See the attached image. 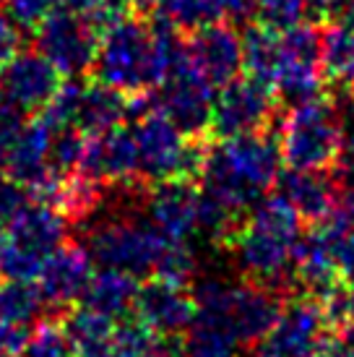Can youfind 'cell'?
<instances>
[{"label":"cell","instance_id":"6da1fadb","mask_svg":"<svg viewBox=\"0 0 354 357\" xmlns=\"http://www.w3.org/2000/svg\"><path fill=\"white\" fill-rule=\"evenodd\" d=\"M279 139L271 130L229 136L208 144L201 190L247 217V211L276 185L282 175Z\"/></svg>","mask_w":354,"mask_h":357},{"label":"cell","instance_id":"7a4b0ae2","mask_svg":"<svg viewBox=\"0 0 354 357\" xmlns=\"http://www.w3.org/2000/svg\"><path fill=\"white\" fill-rule=\"evenodd\" d=\"M302 238V219L282 196H263L247 211L226 248L243 277L266 287H279L292 274V256Z\"/></svg>","mask_w":354,"mask_h":357},{"label":"cell","instance_id":"3957f363","mask_svg":"<svg viewBox=\"0 0 354 357\" xmlns=\"http://www.w3.org/2000/svg\"><path fill=\"white\" fill-rule=\"evenodd\" d=\"M130 130L136 141V178L144 188L164 180H201L208 139H185L159 107L133 120Z\"/></svg>","mask_w":354,"mask_h":357},{"label":"cell","instance_id":"277c9868","mask_svg":"<svg viewBox=\"0 0 354 357\" xmlns=\"http://www.w3.org/2000/svg\"><path fill=\"white\" fill-rule=\"evenodd\" d=\"M279 151L289 169H331L344 151V126L334 91L286 109L279 128Z\"/></svg>","mask_w":354,"mask_h":357},{"label":"cell","instance_id":"5b68a950","mask_svg":"<svg viewBox=\"0 0 354 357\" xmlns=\"http://www.w3.org/2000/svg\"><path fill=\"white\" fill-rule=\"evenodd\" d=\"M91 73L97 81L128 97L157 89L159 70L148 19H138L133 13L130 19L120 21L118 26L99 34Z\"/></svg>","mask_w":354,"mask_h":357},{"label":"cell","instance_id":"8992f818","mask_svg":"<svg viewBox=\"0 0 354 357\" xmlns=\"http://www.w3.org/2000/svg\"><path fill=\"white\" fill-rule=\"evenodd\" d=\"M198 310L217 313L232 328V334L243 347H250L268 334L282 313V298L274 287H266L258 282H226L222 277L201 279L193 289Z\"/></svg>","mask_w":354,"mask_h":357},{"label":"cell","instance_id":"52a82bcc","mask_svg":"<svg viewBox=\"0 0 354 357\" xmlns=\"http://www.w3.org/2000/svg\"><path fill=\"white\" fill-rule=\"evenodd\" d=\"M169 238L148 219H109L91 229L86 240L94 266L120 268L133 277H151Z\"/></svg>","mask_w":354,"mask_h":357},{"label":"cell","instance_id":"ba28073f","mask_svg":"<svg viewBox=\"0 0 354 357\" xmlns=\"http://www.w3.org/2000/svg\"><path fill=\"white\" fill-rule=\"evenodd\" d=\"M279 100L271 84L253 79V76H237L222 86L214 100L211 112V136L229 139V136H245L258 130H271L279 115Z\"/></svg>","mask_w":354,"mask_h":357},{"label":"cell","instance_id":"9c48e42d","mask_svg":"<svg viewBox=\"0 0 354 357\" xmlns=\"http://www.w3.org/2000/svg\"><path fill=\"white\" fill-rule=\"evenodd\" d=\"M31 34L34 50H40L63 79H84L91 73L99 34L88 26L84 16L58 6Z\"/></svg>","mask_w":354,"mask_h":357},{"label":"cell","instance_id":"30bf717a","mask_svg":"<svg viewBox=\"0 0 354 357\" xmlns=\"http://www.w3.org/2000/svg\"><path fill=\"white\" fill-rule=\"evenodd\" d=\"M328 328L318 298L302 295L289 300L268 334L253 344V357H318L328 342Z\"/></svg>","mask_w":354,"mask_h":357},{"label":"cell","instance_id":"8fae6325","mask_svg":"<svg viewBox=\"0 0 354 357\" xmlns=\"http://www.w3.org/2000/svg\"><path fill=\"white\" fill-rule=\"evenodd\" d=\"M187 55V52H185ZM157 107L185 139H208L217 89L196 73L187 58L157 86Z\"/></svg>","mask_w":354,"mask_h":357},{"label":"cell","instance_id":"7c38bea8","mask_svg":"<svg viewBox=\"0 0 354 357\" xmlns=\"http://www.w3.org/2000/svg\"><path fill=\"white\" fill-rule=\"evenodd\" d=\"M187 63L214 89L243 73V40L232 21H214L185 34Z\"/></svg>","mask_w":354,"mask_h":357},{"label":"cell","instance_id":"4fadbf2b","mask_svg":"<svg viewBox=\"0 0 354 357\" xmlns=\"http://www.w3.org/2000/svg\"><path fill=\"white\" fill-rule=\"evenodd\" d=\"M133 316L159 337H183L196 321L198 303L183 284L151 277L138 284Z\"/></svg>","mask_w":354,"mask_h":357},{"label":"cell","instance_id":"5bb4252c","mask_svg":"<svg viewBox=\"0 0 354 357\" xmlns=\"http://www.w3.org/2000/svg\"><path fill=\"white\" fill-rule=\"evenodd\" d=\"M76 172L105 185H141L136 178V141L130 126H118L107 133L86 136V146Z\"/></svg>","mask_w":354,"mask_h":357},{"label":"cell","instance_id":"9a60e30c","mask_svg":"<svg viewBox=\"0 0 354 357\" xmlns=\"http://www.w3.org/2000/svg\"><path fill=\"white\" fill-rule=\"evenodd\" d=\"M60 81L63 76L55 70V66L40 50L31 47V50H19L3 66L0 89L8 94L13 105H19L26 115H31L42 112V107L58 91Z\"/></svg>","mask_w":354,"mask_h":357},{"label":"cell","instance_id":"2e32d148","mask_svg":"<svg viewBox=\"0 0 354 357\" xmlns=\"http://www.w3.org/2000/svg\"><path fill=\"white\" fill-rule=\"evenodd\" d=\"M146 219L169 240L187 243L198 232V190L190 180H164L146 190Z\"/></svg>","mask_w":354,"mask_h":357},{"label":"cell","instance_id":"e0dca14e","mask_svg":"<svg viewBox=\"0 0 354 357\" xmlns=\"http://www.w3.org/2000/svg\"><path fill=\"white\" fill-rule=\"evenodd\" d=\"M91 274H94V261L88 256L86 245L66 240L60 248H55L47 256L37 277V284L47 305L70 307L76 300H81Z\"/></svg>","mask_w":354,"mask_h":357},{"label":"cell","instance_id":"ac0fdd59","mask_svg":"<svg viewBox=\"0 0 354 357\" xmlns=\"http://www.w3.org/2000/svg\"><path fill=\"white\" fill-rule=\"evenodd\" d=\"M279 193L284 196L302 222L323 225L325 219L339 208L341 193L334 175L328 169H289L286 167L279 180Z\"/></svg>","mask_w":354,"mask_h":357},{"label":"cell","instance_id":"d6986e66","mask_svg":"<svg viewBox=\"0 0 354 357\" xmlns=\"http://www.w3.org/2000/svg\"><path fill=\"white\" fill-rule=\"evenodd\" d=\"M6 240L47 258L68 240V219L55 206L29 199L6 222Z\"/></svg>","mask_w":354,"mask_h":357},{"label":"cell","instance_id":"ffe728a7","mask_svg":"<svg viewBox=\"0 0 354 357\" xmlns=\"http://www.w3.org/2000/svg\"><path fill=\"white\" fill-rule=\"evenodd\" d=\"M52 133L45 118L37 115L24 123L21 133L16 136L13 146L6 159V175L16 180L21 188L29 190L40 185L42 180H47L55 169L49 167V144H52Z\"/></svg>","mask_w":354,"mask_h":357},{"label":"cell","instance_id":"44dd1931","mask_svg":"<svg viewBox=\"0 0 354 357\" xmlns=\"http://www.w3.org/2000/svg\"><path fill=\"white\" fill-rule=\"evenodd\" d=\"M292 277L315 298H321L325 289H331L341 279L331 245L321 227L313 232H302V238L297 240L292 256Z\"/></svg>","mask_w":354,"mask_h":357},{"label":"cell","instance_id":"7402d4cb","mask_svg":"<svg viewBox=\"0 0 354 357\" xmlns=\"http://www.w3.org/2000/svg\"><path fill=\"white\" fill-rule=\"evenodd\" d=\"M243 70L245 76L271 84L274 86L279 70L284 68V42H282V31L266 26L261 21H247L243 31Z\"/></svg>","mask_w":354,"mask_h":357},{"label":"cell","instance_id":"603a6c76","mask_svg":"<svg viewBox=\"0 0 354 357\" xmlns=\"http://www.w3.org/2000/svg\"><path fill=\"white\" fill-rule=\"evenodd\" d=\"M115 318L99 313L88 305L66 307L63 326L68 331L76 357H112L115 342Z\"/></svg>","mask_w":354,"mask_h":357},{"label":"cell","instance_id":"cb8c5ba5","mask_svg":"<svg viewBox=\"0 0 354 357\" xmlns=\"http://www.w3.org/2000/svg\"><path fill=\"white\" fill-rule=\"evenodd\" d=\"M128 118V94L112 89L102 81H86L84 97H81L79 120L76 128L86 136L107 133L123 126Z\"/></svg>","mask_w":354,"mask_h":357},{"label":"cell","instance_id":"d4e9b609","mask_svg":"<svg viewBox=\"0 0 354 357\" xmlns=\"http://www.w3.org/2000/svg\"><path fill=\"white\" fill-rule=\"evenodd\" d=\"M138 292V277L120 271V268H102L91 274L86 289L81 295V303L94 307L109 318H123L133 310Z\"/></svg>","mask_w":354,"mask_h":357},{"label":"cell","instance_id":"484cf974","mask_svg":"<svg viewBox=\"0 0 354 357\" xmlns=\"http://www.w3.org/2000/svg\"><path fill=\"white\" fill-rule=\"evenodd\" d=\"M240 342L224 318L198 310L193 326L183 334V357H240Z\"/></svg>","mask_w":354,"mask_h":357},{"label":"cell","instance_id":"4316f807","mask_svg":"<svg viewBox=\"0 0 354 357\" xmlns=\"http://www.w3.org/2000/svg\"><path fill=\"white\" fill-rule=\"evenodd\" d=\"M321 68L339 89L354 86V24H328L321 42Z\"/></svg>","mask_w":354,"mask_h":357},{"label":"cell","instance_id":"83f0119b","mask_svg":"<svg viewBox=\"0 0 354 357\" xmlns=\"http://www.w3.org/2000/svg\"><path fill=\"white\" fill-rule=\"evenodd\" d=\"M47 307V300L42 295L37 282H24V279H0V318L29 326L40 321Z\"/></svg>","mask_w":354,"mask_h":357},{"label":"cell","instance_id":"f1b7e54d","mask_svg":"<svg viewBox=\"0 0 354 357\" xmlns=\"http://www.w3.org/2000/svg\"><path fill=\"white\" fill-rule=\"evenodd\" d=\"M102 196H105V183L88 178V175H81V172H68L60 180L55 208L60 214H66L68 222H79V219L97 211Z\"/></svg>","mask_w":354,"mask_h":357},{"label":"cell","instance_id":"f546056e","mask_svg":"<svg viewBox=\"0 0 354 357\" xmlns=\"http://www.w3.org/2000/svg\"><path fill=\"white\" fill-rule=\"evenodd\" d=\"M159 10H164L183 31H193L214 21H226L229 0H164Z\"/></svg>","mask_w":354,"mask_h":357},{"label":"cell","instance_id":"4dcf8cb0","mask_svg":"<svg viewBox=\"0 0 354 357\" xmlns=\"http://www.w3.org/2000/svg\"><path fill=\"white\" fill-rule=\"evenodd\" d=\"M19 357H76V352L60 318H40Z\"/></svg>","mask_w":354,"mask_h":357},{"label":"cell","instance_id":"1f68e13d","mask_svg":"<svg viewBox=\"0 0 354 357\" xmlns=\"http://www.w3.org/2000/svg\"><path fill=\"white\" fill-rule=\"evenodd\" d=\"M84 86L86 81L84 79H66L60 81L58 91L52 94V100L42 107V115L45 123H47L52 130H63V128H76V120H79V107H81V97H84Z\"/></svg>","mask_w":354,"mask_h":357},{"label":"cell","instance_id":"d6a6232c","mask_svg":"<svg viewBox=\"0 0 354 357\" xmlns=\"http://www.w3.org/2000/svg\"><path fill=\"white\" fill-rule=\"evenodd\" d=\"M151 277H159L164 282H172V284H183L187 287L193 277H196V253L187 243H177V240H169L164 253L159 256L157 268Z\"/></svg>","mask_w":354,"mask_h":357},{"label":"cell","instance_id":"836d02e7","mask_svg":"<svg viewBox=\"0 0 354 357\" xmlns=\"http://www.w3.org/2000/svg\"><path fill=\"white\" fill-rule=\"evenodd\" d=\"M86 146V133L79 128H63L52 133V144H49V167L58 175H68L76 172Z\"/></svg>","mask_w":354,"mask_h":357},{"label":"cell","instance_id":"e575fe53","mask_svg":"<svg viewBox=\"0 0 354 357\" xmlns=\"http://www.w3.org/2000/svg\"><path fill=\"white\" fill-rule=\"evenodd\" d=\"M318 300H321L328 326L344 328L354 324V279H339Z\"/></svg>","mask_w":354,"mask_h":357},{"label":"cell","instance_id":"d590c367","mask_svg":"<svg viewBox=\"0 0 354 357\" xmlns=\"http://www.w3.org/2000/svg\"><path fill=\"white\" fill-rule=\"evenodd\" d=\"M47 258L37 256L31 250L21 248L16 243H8L0 250V277L3 279H24V282H37L42 266Z\"/></svg>","mask_w":354,"mask_h":357},{"label":"cell","instance_id":"8d00e7d4","mask_svg":"<svg viewBox=\"0 0 354 357\" xmlns=\"http://www.w3.org/2000/svg\"><path fill=\"white\" fill-rule=\"evenodd\" d=\"M253 3H256V21L276 31H284L305 21L307 13V0H253Z\"/></svg>","mask_w":354,"mask_h":357},{"label":"cell","instance_id":"74e56055","mask_svg":"<svg viewBox=\"0 0 354 357\" xmlns=\"http://www.w3.org/2000/svg\"><path fill=\"white\" fill-rule=\"evenodd\" d=\"M0 6L16 29L34 31L58 8V0H0Z\"/></svg>","mask_w":354,"mask_h":357},{"label":"cell","instance_id":"f35d334b","mask_svg":"<svg viewBox=\"0 0 354 357\" xmlns=\"http://www.w3.org/2000/svg\"><path fill=\"white\" fill-rule=\"evenodd\" d=\"M26 123V112L8 100V94L0 89V169L6 167L8 151L13 146L16 136Z\"/></svg>","mask_w":354,"mask_h":357},{"label":"cell","instance_id":"ab89813d","mask_svg":"<svg viewBox=\"0 0 354 357\" xmlns=\"http://www.w3.org/2000/svg\"><path fill=\"white\" fill-rule=\"evenodd\" d=\"M136 13V6L133 0H102L97 8L91 10L84 19L88 21V26L97 31V34H105L107 29L118 26L120 21L130 19Z\"/></svg>","mask_w":354,"mask_h":357},{"label":"cell","instance_id":"60d3db41","mask_svg":"<svg viewBox=\"0 0 354 357\" xmlns=\"http://www.w3.org/2000/svg\"><path fill=\"white\" fill-rule=\"evenodd\" d=\"M307 16L321 26L354 24V0H307Z\"/></svg>","mask_w":354,"mask_h":357},{"label":"cell","instance_id":"b9f144b4","mask_svg":"<svg viewBox=\"0 0 354 357\" xmlns=\"http://www.w3.org/2000/svg\"><path fill=\"white\" fill-rule=\"evenodd\" d=\"M26 339H29V328L0 318V355L19 357L24 344H26Z\"/></svg>","mask_w":354,"mask_h":357},{"label":"cell","instance_id":"7bdbcfd3","mask_svg":"<svg viewBox=\"0 0 354 357\" xmlns=\"http://www.w3.org/2000/svg\"><path fill=\"white\" fill-rule=\"evenodd\" d=\"M21 50V37L19 29L10 24V19L6 16V10L0 6V63L6 66L16 52Z\"/></svg>","mask_w":354,"mask_h":357},{"label":"cell","instance_id":"ee69618b","mask_svg":"<svg viewBox=\"0 0 354 357\" xmlns=\"http://www.w3.org/2000/svg\"><path fill=\"white\" fill-rule=\"evenodd\" d=\"M99 3H102V0H58L60 8L70 10V13H79V16H88Z\"/></svg>","mask_w":354,"mask_h":357},{"label":"cell","instance_id":"f6af8a7d","mask_svg":"<svg viewBox=\"0 0 354 357\" xmlns=\"http://www.w3.org/2000/svg\"><path fill=\"white\" fill-rule=\"evenodd\" d=\"M336 349L339 357H354V324L341 328V334L336 337Z\"/></svg>","mask_w":354,"mask_h":357},{"label":"cell","instance_id":"bcb514c9","mask_svg":"<svg viewBox=\"0 0 354 357\" xmlns=\"http://www.w3.org/2000/svg\"><path fill=\"white\" fill-rule=\"evenodd\" d=\"M133 6H136L138 13H154L164 6V0H133Z\"/></svg>","mask_w":354,"mask_h":357},{"label":"cell","instance_id":"7dc6e473","mask_svg":"<svg viewBox=\"0 0 354 357\" xmlns=\"http://www.w3.org/2000/svg\"><path fill=\"white\" fill-rule=\"evenodd\" d=\"M6 245V225H0V250Z\"/></svg>","mask_w":354,"mask_h":357},{"label":"cell","instance_id":"c3c4849f","mask_svg":"<svg viewBox=\"0 0 354 357\" xmlns=\"http://www.w3.org/2000/svg\"><path fill=\"white\" fill-rule=\"evenodd\" d=\"M0 79H3V63H0Z\"/></svg>","mask_w":354,"mask_h":357},{"label":"cell","instance_id":"681fc988","mask_svg":"<svg viewBox=\"0 0 354 357\" xmlns=\"http://www.w3.org/2000/svg\"><path fill=\"white\" fill-rule=\"evenodd\" d=\"M0 357H13V355H0Z\"/></svg>","mask_w":354,"mask_h":357},{"label":"cell","instance_id":"f907efd6","mask_svg":"<svg viewBox=\"0 0 354 357\" xmlns=\"http://www.w3.org/2000/svg\"><path fill=\"white\" fill-rule=\"evenodd\" d=\"M352 91H354V86H352Z\"/></svg>","mask_w":354,"mask_h":357}]
</instances>
